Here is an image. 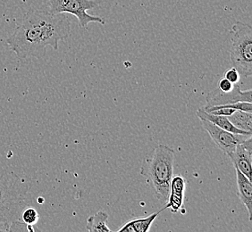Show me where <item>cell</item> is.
I'll return each mask as SVG.
<instances>
[{
  "instance_id": "obj_9",
  "label": "cell",
  "mask_w": 252,
  "mask_h": 232,
  "mask_svg": "<svg viewBox=\"0 0 252 232\" xmlns=\"http://www.w3.org/2000/svg\"><path fill=\"white\" fill-rule=\"evenodd\" d=\"M235 168V167H234ZM236 172V184H237V195L247 209L248 217L252 221V180L242 174L237 168Z\"/></svg>"
},
{
  "instance_id": "obj_16",
  "label": "cell",
  "mask_w": 252,
  "mask_h": 232,
  "mask_svg": "<svg viewBox=\"0 0 252 232\" xmlns=\"http://www.w3.org/2000/svg\"><path fill=\"white\" fill-rule=\"evenodd\" d=\"M224 78H226L228 81H230L233 84H236V83L240 82L241 75H240V73H239L237 70L233 67L231 68L230 70H228L226 73H225V77Z\"/></svg>"
},
{
  "instance_id": "obj_8",
  "label": "cell",
  "mask_w": 252,
  "mask_h": 232,
  "mask_svg": "<svg viewBox=\"0 0 252 232\" xmlns=\"http://www.w3.org/2000/svg\"><path fill=\"white\" fill-rule=\"evenodd\" d=\"M252 137L238 144L228 156L233 163V166L237 168L248 179L252 180Z\"/></svg>"
},
{
  "instance_id": "obj_4",
  "label": "cell",
  "mask_w": 252,
  "mask_h": 232,
  "mask_svg": "<svg viewBox=\"0 0 252 232\" xmlns=\"http://www.w3.org/2000/svg\"><path fill=\"white\" fill-rule=\"evenodd\" d=\"M231 63L240 75L249 78L252 75V26L237 22L231 29Z\"/></svg>"
},
{
  "instance_id": "obj_5",
  "label": "cell",
  "mask_w": 252,
  "mask_h": 232,
  "mask_svg": "<svg viewBox=\"0 0 252 232\" xmlns=\"http://www.w3.org/2000/svg\"><path fill=\"white\" fill-rule=\"evenodd\" d=\"M50 12L55 15L71 14L78 19L79 25L85 28L90 23L105 25L106 21L100 16L88 14L87 11L94 9L99 5L96 0H49Z\"/></svg>"
},
{
  "instance_id": "obj_17",
  "label": "cell",
  "mask_w": 252,
  "mask_h": 232,
  "mask_svg": "<svg viewBox=\"0 0 252 232\" xmlns=\"http://www.w3.org/2000/svg\"><path fill=\"white\" fill-rule=\"evenodd\" d=\"M234 87V84L228 81L226 78H222L219 83V88L223 92L231 91Z\"/></svg>"
},
{
  "instance_id": "obj_14",
  "label": "cell",
  "mask_w": 252,
  "mask_h": 232,
  "mask_svg": "<svg viewBox=\"0 0 252 232\" xmlns=\"http://www.w3.org/2000/svg\"><path fill=\"white\" fill-rule=\"evenodd\" d=\"M186 180L181 175L173 176L170 184V193L175 194L180 197H185Z\"/></svg>"
},
{
  "instance_id": "obj_3",
  "label": "cell",
  "mask_w": 252,
  "mask_h": 232,
  "mask_svg": "<svg viewBox=\"0 0 252 232\" xmlns=\"http://www.w3.org/2000/svg\"><path fill=\"white\" fill-rule=\"evenodd\" d=\"M175 150L165 145L156 146L150 156L143 160L140 174L145 178L156 198L165 204L170 194V184L174 176Z\"/></svg>"
},
{
  "instance_id": "obj_2",
  "label": "cell",
  "mask_w": 252,
  "mask_h": 232,
  "mask_svg": "<svg viewBox=\"0 0 252 232\" xmlns=\"http://www.w3.org/2000/svg\"><path fill=\"white\" fill-rule=\"evenodd\" d=\"M28 206V192L19 177L0 169V232H29L21 221V214Z\"/></svg>"
},
{
  "instance_id": "obj_10",
  "label": "cell",
  "mask_w": 252,
  "mask_h": 232,
  "mask_svg": "<svg viewBox=\"0 0 252 232\" xmlns=\"http://www.w3.org/2000/svg\"><path fill=\"white\" fill-rule=\"evenodd\" d=\"M197 116L199 117V119H204L207 121H210L214 123L215 125L218 126L219 128L225 130V131L235 133V134H244V135H252V132L249 131H242L239 130L236 127L232 124V122L228 120L227 116H218V115H213L210 114L209 112L205 111L203 108H199L197 111Z\"/></svg>"
},
{
  "instance_id": "obj_15",
  "label": "cell",
  "mask_w": 252,
  "mask_h": 232,
  "mask_svg": "<svg viewBox=\"0 0 252 232\" xmlns=\"http://www.w3.org/2000/svg\"><path fill=\"white\" fill-rule=\"evenodd\" d=\"M39 218L38 211L35 208L31 207V206L25 208L21 214V221L25 223L26 225L35 226V224L39 221Z\"/></svg>"
},
{
  "instance_id": "obj_1",
  "label": "cell",
  "mask_w": 252,
  "mask_h": 232,
  "mask_svg": "<svg viewBox=\"0 0 252 232\" xmlns=\"http://www.w3.org/2000/svg\"><path fill=\"white\" fill-rule=\"evenodd\" d=\"M71 35V24L63 14L35 10L24 16L6 44L20 58H41L47 47L59 49L61 40Z\"/></svg>"
},
{
  "instance_id": "obj_13",
  "label": "cell",
  "mask_w": 252,
  "mask_h": 232,
  "mask_svg": "<svg viewBox=\"0 0 252 232\" xmlns=\"http://www.w3.org/2000/svg\"><path fill=\"white\" fill-rule=\"evenodd\" d=\"M227 118L239 130L252 132V113L236 110L227 116Z\"/></svg>"
},
{
  "instance_id": "obj_6",
  "label": "cell",
  "mask_w": 252,
  "mask_h": 232,
  "mask_svg": "<svg viewBox=\"0 0 252 232\" xmlns=\"http://www.w3.org/2000/svg\"><path fill=\"white\" fill-rule=\"evenodd\" d=\"M199 120L201 121L204 130L209 133L214 143L225 155H228L231 154L233 152V150L235 149L238 144L242 143L243 141L247 140L248 138L252 136L232 133L219 128L207 120H204V119H199Z\"/></svg>"
},
{
  "instance_id": "obj_7",
  "label": "cell",
  "mask_w": 252,
  "mask_h": 232,
  "mask_svg": "<svg viewBox=\"0 0 252 232\" xmlns=\"http://www.w3.org/2000/svg\"><path fill=\"white\" fill-rule=\"evenodd\" d=\"M252 89L242 91L241 86L236 83L231 91L223 92L217 88L210 92L206 98V107H218L229 104H234L237 102H249L252 103Z\"/></svg>"
},
{
  "instance_id": "obj_12",
  "label": "cell",
  "mask_w": 252,
  "mask_h": 232,
  "mask_svg": "<svg viewBox=\"0 0 252 232\" xmlns=\"http://www.w3.org/2000/svg\"><path fill=\"white\" fill-rule=\"evenodd\" d=\"M108 214L104 211H99L96 214L88 218L86 229L90 232H112L110 228L107 226Z\"/></svg>"
},
{
  "instance_id": "obj_11",
  "label": "cell",
  "mask_w": 252,
  "mask_h": 232,
  "mask_svg": "<svg viewBox=\"0 0 252 232\" xmlns=\"http://www.w3.org/2000/svg\"><path fill=\"white\" fill-rule=\"evenodd\" d=\"M165 209H161L158 212L152 213L149 216L138 217L130 220L129 222L122 225L121 228L117 231L118 232H148L151 230L152 223Z\"/></svg>"
}]
</instances>
